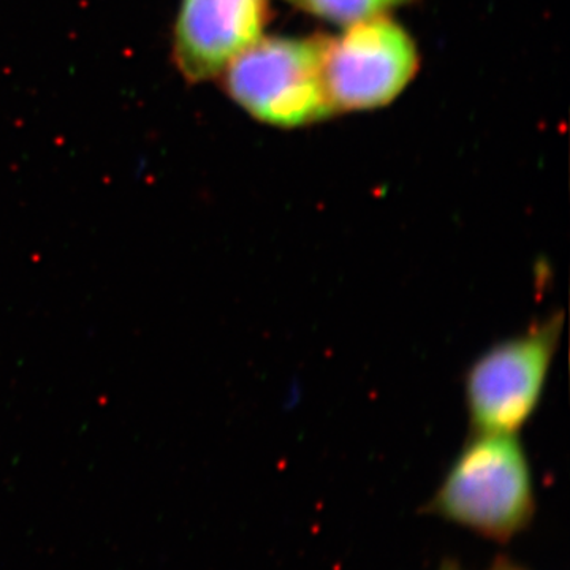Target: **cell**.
<instances>
[{"label": "cell", "mask_w": 570, "mask_h": 570, "mask_svg": "<svg viewBox=\"0 0 570 570\" xmlns=\"http://www.w3.org/2000/svg\"><path fill=\"white\" fill-rule=\"evenodd\" d=\"M420 512L509 543L535 515L534 479L519 434L471 433Z\"/></svg>", "instance_id": "cell-1"}, {"label": "cell", "mask_w": 570, "mask_h": 570, "mask_svg": "<svg viewBox=\"0 0 570 570\" xmlns=\"http://www.w3.org/2000/svg\"><path fill=\"white\" fill-rule=\"evenodd\" d=\"M325 37H261L223 71L224 89L261 122L299 127L336 110L325 82Z\"/></svg>", "instance_id": "cell-2"}, {"label": "cell", "mask_w": 570, "mask_h": 570, "mask_svg": "<svg viewBox=\"0 0 570 570\" xmlns=\"http://www.w3.org/2000/svg\"><path fill=\"white\" fill-rule=\"evenodd\" d=\"M564 326L561 311L493 344L464 374L472 433L519 434L538 411Z\"/></svg>", "instance_id": "cell-3"}, {"label": "cell", "mask_w": 570, "mask_h": 570, "mask_svg": "<svg viewBox=\"0 0 570 570\" xmlns=\"http://www.w3.org/2000/svg\"><path fill=\"white\" fill-rule=\"evenodd\" d=\"M324 69L336 111L371 110L395 100L417 73V47L397 22L377 14L326 40Z\"/></svg>", "instance_id": "cell-4"}, {"label": "cell", "mask_w": 570, "mask_h": 570, "mask_svg": "<svg viewBox=\"0 0 570 570\" xmlns=\"http://www.w3.org/2000/svg\"><path fill=\"white\" fill-rule=\"evenodd\" d=\"M269 0H179L171 29V58L189 82L220 77L228 63L261 39Z\"/></svg>", "instance_id": "cell-5"}, {"label": "cell", "mask_w": 570, "mask_h": 570, "mask_svg": "<svg viewBox=\"0 0 570 570\" xmlns=\"http://www.w3.org/2000/svg\"><path fill=\"white\" fill-rule=\"evenodd\" d=\"M296 9L336 24L351 26L367 18L385 14L412 0H287Z\"/></svg>", "instance_id": "cell-6"}, {"label": "cell", "mask_w": 570, "mask_h": 570, "mask_svg": "<svg viewBox=\"0 0 570 570\" xmlns=\"http://www.w3.org/2000/svg\"><path fill=\"white\" fill-rule=\"evenodd\" d=\"M487 570H528V569L523 568V566H521L520 562L512 560V558L508 557V554H498V557L494 558L493 561H491V564L489 566V569H487Z\"/></svg>", "instance_id": "cell-7"}, {"label": "cell", "mask_w": 570, "mask_h": 570, "mask_svg": "<svg viewBox=\"0 0 570 570\" xmlns=\"http://www.w3.org/2000/svg\"><path fill=\"white\" fill-rule=\"evenodd\" d=\"M439 570H464L463 566L455 558H448V560L442 561L441 568Z\"/></svg>", "instance_id": "cell-8"}]
</instances>
